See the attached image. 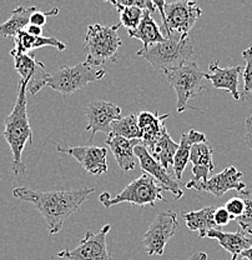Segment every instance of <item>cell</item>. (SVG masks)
Returning <instances> with one entry per match:
<instances>
[{
	"mask_svg": "<svg viewBox=\"0 0 252 260\" xmlns=\"http://www.w3.org/2000/svg\"><path fill=\"white\" fill-rule=\"evenodd\" d=\"M246 145L250 148L252 151V114L246 119V137H245Z\"/></svg>",
	"mask_w": 252,
	"mask_h": 260,
	"instance_id": "35",
	"label": "cell"
},
{
	"mask_svg": "<svg viewBox=\"0 0 252 260\" xmlns=\"http://www.w3.org/2000/svg\"><path fill=\"white\" fill-rule=\"evenodd\" d=\"M135 156L139 159L140 167L145 172V174H149L155 181H158L159 186L162 190L170 191L175 199H180L183 198L184 191L181 190L180 184L176 179H173L171 175L169 174L166 169L162 167L158 160L151 156V154L149 153L148 149L145 148L142 144L137 145L134 150Z\"/></svg>",
	"mask_w": 252,
	"mask_h": 260,
	"instance_id": "14",
	"label": "cell"
},
{
	"mask_svg": "<svg viewBox=\"0 0 252 260\" xmlns=\"http://www.w3.org/2000/svg\"><path fill=\"white\" fill-rule=\"evenodd\" d=\"M210 73H206L205 79L211 81L215 89H224L231 94L235 100H240L238 93V78L243 72V68L237 67L220 68L219 60H215L208 67Z\"/></svg>",
	"mask_w": 252,
	"mask_h": 260,
	"instance_id": "16",
	"label": "cell"
},
{
	"mask_svg": "<svg viewBox=\"0 0 252 260\" xmlns=\"http://www.w3.org/2000/svg\"><path fill=\"white\" fill-rule=\"evenodd\" d=\"M194 54V45L188 37L166 38V40L159 44L151 45L148 49H140L137 56L148 60L156 70H164V73L171 72L184 67Z\"/></svg>",
	"mask_w": 252,
	"mask_h": 260,
	"instance_id": "3",
	"label": "cell"
},
{
	"mask_svg": "<svg viewBox=\"0 0 252 260\" xmlns=\"http://www.w3.org/2000/svg\"><path fill=\"white\" fill-rule=\"evenodd\" d=\"M109 3L118 9L119 14H120V24L125 26L127 31L135 30L139 26L143 15V10L136 7H125V5L119 4L118 2H113V0H109Z\"/></svg>",
	"mask_w": 252,
	"mask_h": 260,
	"instance_id": "28",
	"label": "cell"
},
{
	"mask_svg": "<svg viewBox=\"0 0 252 260\" xmlns=\"http://www.w3.org/2000/svg\"><path fill=\"white\" fill-rule=\"evenodd\" d=\"M56 150L77 159L81 167L94 175L104 174L107 172V150L106 148L95 145L83 146H61L56 145Z\"/></svg>",
	"mask_w": 252,
	"mask_h": 260,
	"instance_id": "15",
	"label": "cell"
},
{
	"mask_svg": "<svg viewBox=\"0 0 252 260\" xmlns=\"http://www.w3.org/2000/svg\"><path fill=\"white\" fill-rule=\"evenodd\" d=\"M206 237L218 240L222 248L231 254V260L236 259L243 250L252 246V240L246 238L245 233H242L241 230L237 233H225L221 229H212L207 233Z\"/></svg>",
	"mask_w": 252,
	"mask_h": 260,
	"instance_id": "21",
	"label": "cell"
},
{
	"mask_svg": "<svg viewBox=\"0 0 252 260\" xmlns=\"http://www.w3.org/2000/svg\"><path fill=\"white\" fill-rule=\"evenodd\" d=\"M59 14V9L56 7L51 8L49 12H40V10H35L30 16V24L31 25H37L43 28L47 24L48 16H55Z\"/></svg>",
	"mask_w": 252,
	"mask_h": 260,
	"instance_id": "32",
	"label": "cell"
},
{
	"mask_svg": "<svg viewBox=\"0 0 252 260\" xmlns=\"http://www.w3.org/2000/svg\"><path fill=\"white\" fill-rule=\"evenodd\" d=\"M241 256H243V258L247 260H252V246L246 249V250H243L242 253H241Z\"/></svg>",
	"mask_w": 252,
	"mask_h": 260,
	"instance_id": "38",
	"label": "cell"
},
{
	"mask_svg": "<svg viewBox=\"0 0 252 260\" xmlns=\"http://www.w3.org/2000/svg\"><path fill=\"white\" fill-rule=\"evenodd\" d=\"M216 207L208 205V207L202 208V209L196 211H189V213H183V218L185 220L186 225L191 232L199 233V237L205 238L207 233L212 229H220L216 226L213 221V213H215Z\"/></svg>",
	"mask_w": 252,
	"mask_h": 260,
	"instance_id": "23",
	"label": "cell"
},
{
	"mask_svg": "<svg viewBox=\"0 0 252 260\" xmlns=\"http://www.w3.org/2000/svg\"><path fill=\"white\" fill-rule=\"evenodd\" d=\"M85 116L88 119L86 132H90L89 142L91 143L96 133L110 135L113 123L121 118V108L106 100H95L86 107Z\"/></svg>",
	"mask_w": 252,
	"mask_h": 260,
	"instance_id": "12",
	"label": "cell"
},
{
	"mask_svg": "<svg viewBox=\"0 0 252 260\" xmlns=\"http://www.w3.org/2000/svg\"><path fill=\"white\" fill-rule=\"evenodd\" d=\"M110 135H115V137L124 138L127 140H141L142 134L137 123V116L130 114V115L119 118L111 125Z\"/></svg>",
	"mask_w": 252,
	"mask_h": 260,
	"instance_id": "27",
	"label": "cell"
},
{
	"mask_svg": "<svg viewBox=\"0 0 252 260\" xmlns=\"http://www.w3.org/2000/svg\"><path fill=\"white\" fill-rule=\"evenodd\" d=\"M170 118V114L159 115L158 113H151L149 110H142L137 115V123L141 130V144L146 149L150 148L154 143H156L161 138L162 133L166 130L165 120Z\"/></svg>",
	"mask_w": 252,
	"mask_h": 260,
	"instance_id": "19",
	"label": "cell"
},
{
	"mask_svg": "<svg viewBox=\"0 0 252 260\" xmlns=\"http://www.w3.org/2000/svg\"><path fill=\"white\" fill-rule=\"evenodd\" d=\"M178 144L171 139V137L167 133V129L162 133L161 138L156 143H154L150 148L148 149L149 153L151 154L155 160H158L165 169H169L170 165H172L173 158H175L176 150H177Z\"/></svg>",
	"mask_w": 252,
	"mask_h": 260,
	"instance_id": "26",
	"label": "cell"
},
{
	"mask_svg": "<svg viewBox=\"0 0 252 260\" xmlns=\"http://www.w3.org/2000/svg\"><path fill=\"white\" fill-rule=\"evenodd\" d=\"M105 74H106L105 69L102 68L97 69L89 65L86 61L74 65V67L63 65L49 73L47 85L50 86L53 90L60 93L61 95L67 96L80 90L88 84L102 79Z\"/></svg>",
	"mask_w": 252,
	"mask_h": 260,
	"instance_id": "5",
	"label": "cell"
},
{
	"mask_svg": "<svg viewBox=\"0 0 252 260\" xmlns=\"http://www.w3.org/2000/svg\"><path fill=\"white\" fill-rule=\"evenodd\" d=\"M205 74L206 73L202 72L195 61H188L178 69L165 73L167 81L177 96V113H183L186 109H195L194 107H190L189 100L205 90Z\"/></svg>",
	"mask_w": 252,
	"mask_h": 260,
	"instance_id": "7",
	"label": "cell"
},
{
	"mask_svg": "<svg viewBox=\"0 0 252 260\" xmlns=\"http://www.w3.org/2000/svg\"><path fill=\"white\" fill-rule=\"evenodd\" d=\"M15 48L13 49V53L18 54H28V51L35 50L43 47H53L56 50L63 51L66 49V45L58 40L56 38H47V37H32L28 34L25 30L20 31L14 38Z\"/></svg>",
	"mask_w": 252,
	"mask_h": 260,
	"instance_id": "24",
	"label": "cell"
},
{
	"mask_svg": "<svg viewBox=\"0 0 252 260\" xmlns=\"http://www.w3.org/2000/svg\"><path fill=\"white\" fill-rule=\"evenodd\" d=\"M105 144L110 148L114 158L123 172L126 173L134 169L136 165L134 150L137 145L141 144V140H127L115 135H107Z\"/></svg>",
	"mask_w": 252,
	"mask_h": 260,
	"instance_id": "17",
	"label": "cell"
},
{
	"mask_svg": "<svg viewBox=\"0 0 252 260\" xmlns=\"http://www.w3.org/2000/svg\"><path fill=\"white\" fill-rule=\"evenodd\" d=\"M201 14V8L191 0L166 3L165 20L160 29L166 32L167 38H172L173 32L180 34V37H188L189 31Z\"/></svg>",
	"mask_w": 252,
	"mask_h": 260,
	"instance_id": "8",
	"label": "cell"
},
{
	"mask_svg": "<svg viewBox=\"0 0 252 260\" xmlns=\"http://www.w3.org/2000/svg\"><path fill=\"white\" fill-rule=\"evenodd\" d=\"M243 174L237 170L235 167H229L222 170L219 174L208 178L206 181H200V183H192L191 180L185 184L188 189H192L196 191H206L215 197L220 198L229 190H237L238 193L246 189V184L243 183Z\"/></svg>",
	"mask_w": 252,
	"mask_h": 260,
	"instance_id": "11",
	"label": "cell"
},
{
	"mask_svg": "<svg viewBox=\"0 0 252 260\" xmlns=\"http://www.w3.org/2000/svg\"><path fill=\"white\" fill-rule=\"evenodd\" d=\"M213 149L207 143H200L192 146L190 153V161L192 162V183L206 181L210 173L215 169V164L212 161Z\"/></svg>",
	"mask_w": 252,
	"mask_h": 260,
	"instance_id": "20",
	"label": "cell"
},
{
	"mask_svg": "<svg viewBox=\"0 0 252 260\" xmlns=\"http://www.w3.org/2000/svg\"><path fill=\"white\" fill-rule=\"evenodd\" d=\"M94 193L93 188L71 189V190L40 191L25 186H18L13 195L21 202L31 203L47 221L50 234H58L65 220L80 209L81 204Z\"/></svg>",
	"mask_w": 252,
	"mask_h": 260,
	"instance_id": "1",
	"label": "cell"
},
{
	"mask_svg": "<svg viewBox=\"0 0 252 260\" xmlns=\"http://www.w3.org/2000/svg\"><path fill=\"white\" fill-rule=\"evenodd\" d=\"M110 228V224H106L96 234L86 232L74 250L65 249L59 251L56 256L67 260H115L110 254L106 244V235Z\"/></svg>",
	"mask_w": 252,
	"mask_h": 260,
	"instance_id": "10",
	"label": "cell"
},
{
	"mask_svg": "<svg viewBox=\"0 0 252 260\" xmlns=\"http://www.w3.org/2000/svg\"><path fill=\"white\" fill-rule=\"evenodd\" d=\"M3 137L12 149L14 174H25L26 167L23 162V150L26 142L30 144L32 143V132L28 116V88L23 79L19 80L18 96L14 108L4 120Z\"/></svg>",
	"mask_w": 252,
	"mask_h": 260,
	"instance_id": "2",
	"label": "cell"
},
{
	"mask_svg": "<svg viewBox=\"0 0 252 260\" xmlns=\"http://www.w3.org/2000/svg\"><path fill=\"white\" fill-rule=\"evenodd\" d=\"M231 220V215L229 214V211L225 209V207L216 208L215 213H213V221H215L216 226L221 229L222 226H226Z\"/></svg>",
	"mask_w": 252,
	"mask_h": 260,
	"instance_id": "34",
	"label": "cell"
},
{
	"mask_svg": "<svg viewBox=\"0 0 252 260\" xmlns=\"http://www.w3.org/2000/svg\"><path fill=\"white\" fill-rule=\"evenodd\" d=\"M120 26L121 24L111 26L93 24L88 26L83 48L86 54V63L97 68L106 60L116 61V53L123 44L118 34Z\"/></svg>",
	"mask_w": 252,
	"mask_h": 260,
	"instance_id": "4",
	"label": "cell"
},
{
	"mask_svg": "<svg viewBox=\"0 0 252 260\" xmlns=\"http://www.w3.org/2000/svg\"><path fill=\"white\" fill-rule=\"evenodd\" d=\"M200 143H207V138L204 133H200L197 130H189L181 134L180 144H178L177 150H176L175 158L172 162V170L175 174L176 180H181L183 173L185 170L186 165L190 161V153H191L192 146L200 144Z\"/></svg>",
	"mask_w": 252,
	"mask_h": 260,
	"instance_id": "18",
	"label": "cell"
},
{
	"mask_svg": "<svg viewBox=\"0 0 252 260\" xmlns=\"http://www.w3.org/2000/svg\"><path fill=\"white\" fill-rule=\"evenodd\" d=\"M178 229L177 215L172 210L160 211L143 234L142 244L149 255H161L167 242Z\"/></svg>",
	"mask_w": 252,
	"mask_h": 260,
	"instance_id": "9",
	"label": "cell"
},
{
	"mask_svg": "<svg viewBox=\"0 0 252 260\" xmlns=\"http://www.w3.org/2000/svg\"><path fill=\"white\" fill-rule=\"evenodd\" d=\"M25 31L28 32V34L32 35V37H43V28H40V26H37V25H31V24H29L28 26H26Z\"/></svg>",
	"mask_w": 252,
	"mask_h": 260,
	"instance_id": "36",
	"label": "cell"
},
{
	"mask_svg": "<svg viewBox=\"0 0 252 260\" xmlns=\"http://www.w3.org/2000/svg\"><path fill=\"white\" fill-rule=\"evenodd\" d=\"M207 259V254L204 251H199V253H195L194 255L190 256L189 260H206Z\"/></svg>",
	"mask_w": 252,
	"mask_h": 260,
	"instance_id": "37",
	"label": "cell"
},
{
	"mask_svg": "<svg viewBox=\"0 0 252 260\" xmlns=\"http://www.w3.org/2000/svg\"><path fill=\"white\" fill-rule=\"evenodd\" d=\"M116 2L121 5H125V7H136L143 10V12H155L153 0H116Z\"/></svg>",
	"mask_w": 252,
	"mask_h": 260,
	"instance_id": "33",
	"label": "cell"
},
{
	"mask_svg": "<svg viewBox=\"0 0 252 260\" xmlns=\"http://www.w3.org/2000/svg\"><path fill=\"white\" fill-rule=\"evenodd\" d=\"M234 260H247V259H245V258H243V256H237V258L236 259H234Z\"/></svg>",
	"mask_w": 252,
	"mask_h": 260,
	"instance_id": "39",
	"label": "cell"
},
{
	"mask_svg": "<svg viewBox=\"0 0 252 260\" xmlns=\"http://www.w3.org/2000/svg\"><path fill=\"white\" fill-rule=\"evenodd\" d=\"M35 10H38L35 7L16 8L12 12V16L7 21L0 24V35L3 38L14 39L19 32L25 30L26 26L30 24V16Z\"/></svg>",
	"mask_w": 252,
	"mask_h": 260,
	"instance_id": "25",
	"label": "cell"
},
{
	"mask_svg": "<svg viewBox=\"0 0 252 260\" xmlns=\"http://www.w3.org/2000/svg\"><path fill=\"white\" fill-rule=\"evenodd\" d=\"M130 38H135V39L141 40L143 47L141 49H148L151 45L159 44L166 40V38L162 35L161 29L154 20L151 13L143 12L142 19L140 21L139 26L135 30L127 31Z\"/></svg>",
	"mask_w": 252,
	"mask_h": 260,
	"instance_id": "22",
	"label": "cell"
},
{
	"mask_svg": "<svg viewBox=\"0 0 252 260\" xmlns=\"http://www.w3.org/2000/svg\"><path fill=\"white\" fill-rule=\"evenodd\" d=\"M224 207L225 209L229 211L232 219H237L238 216L242 215L243 210H245V203H243L241 197H232L231 199L227 200V203Z\"/></svg>",
	"mask_w": 252,
	"mask_h": 260,
	"instance_id": "31",
	"label": "cell"
},
{
	"mask_svg": "<svg viewBox=\"0 0 252 260\" xmlns=\"http://www.w3.org/2000/svg\"><path fill=\"white\" fill-rule=\"evenodd\" d=\"M242 56L246 61L243 68V90L245 93H252V47L242 51Z\"/></svg>",
	"mask_w": 252,
	"mask_h": 260,
	"instance_id": "30",
	"label": "cell"
},
{
	"mask_svg": "<svg viewBox=\"0 0 252 260\" xmlns=\"http://www.w3.org/2000/svg\"><path fill=\"white\" fill-rule=\"evenodd\" d=\"M99 200L105 208L109 209V208L120 204V203H131L137 207H145V205L154 207L158 200L164 202L165 198L162 195V189L160 188L159 184L150 175L143 173L139 178L132 180L129 185H126L124 190L116 195L115 198H111L109 193L104 191L100 195Z\"/></svg>",
	"mask_w": 252,
	"mask_h": 260,
	"instance_id": "6",
	"label": "cell"
},
{
	"mask_svg": "<svg viewBox=\"0 0 252 260\" xmlns=\"http://www.w3.org/2000/svg\"><path fill=\"white\" fill-rule=\"evenodd\" d=\"M10 55L14 58V68L20 78L26 83L28 93L35 95L44 86H47L49 73L45 65L38 61L34 55L29 54H18L10 51Z\"/></svg>",
	"mask_w": 252,
	"mask_h": 260,
	"instance_id": "13",
	"label": "cell"
},
{
	"mask_svg": "<svg viewBox=\"0 0 252 260\" xmlns=\"http://www.w3.org/2000/svg\"><path fill=\"white\" fill-rule=\"evenodd\" d=\"M238 197L242 198L245 203V210L236 220L241 228V232L252 235V189H243L242 191H240Z\"/></svg>",
	"mask_w": 252,
	"mask_h": 260,
	"instance_id": "29",
	"label": "cell"
}]
</instances>
